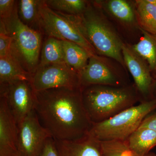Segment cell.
I'll return each mask as SVG.
<instances>
[{"label": "cell", "instance_id": "cb8c5ba5", "mask_svg": "<svg viewBox=\"0 0 156 156\" xmlns=\"http://www.w3.org/2000/svg\"><path fill=\"white\" fill-rule=\"evenodd\" d=\"M11 39L6 30L5 23L0 20V57L10 53Z\"/></svg>", "mask_w": 156, "mask_h": 156}, {"label": "cell", "instance_id": "9c48e42d", "mask_svg": "<svg viewBox=\"0 0 156 156\" xmlns=\"http://www.w3.org/2000/svg\"><path fill=\"white\" fill-rule=\"evenodd\" d=\"M17 127V156H38L51 136L40 123L35 109Z\"/></svg>", "mask_w": 156, "mask_h": 156}, {"label": "cell", "instance_id": "e0dca14e", "mask_svg": "<svg viewBox=\"0 0 156 156\" xmlns=\"http://www.w3.org/2000/svg\"><path fill=\"white\" fill-rule=\"evenodd\" d=\"M42 2V0L17 1V14L20 20L29 27L39 31H41L40 11Z\"/></svg>", "mask_w": 156, "mask_h": 156}, {"label": "cell", "instance_id": "277c9868", "mask_svg": "<svg viewBox=\"0 0 156 156\" xmlns=\"http://www.w3.org/2000/svg\"><path fill=\"white\" fill-rule=\"evenodd\" d=\"M11 39L9 54L24 70L32 75L36 71L42 46L41 31L29 27L21 22L17 14V3L11 17L2 20Z\"/></svg>", "mask_w": 156, "mask_h": 156}, {"label": "cell", "instance_id": "484cf974", "mask_svg": "<svg viewBox=\"0 0 156 156\" xmlns=\"http://www.w3.org/2000/svg\"><path fill=\"white\" fill-rule=\"evenodd\" d=\"M38 156H58L55 140L52 136L48 138L43 150Z\"/></svg>", "mask_w": 156, "mask_h": 156}, {"label": "cell", "instance_id": "d4e9b609", "mask_svg": "<svg viewBox=\"0 0 156 156\" xmlns=\"http://www.w3.org/2000/svg\"><path fill=\"white\" fill-rule=\"evenodd\" d=\"M17 1L14 0H0L1 19H7L11 17L15 10Z\"/></svg>", "mask_w": 156, "mask_h": 156}, {"label": "cell", "instance_id": "3957f363", "mask_svg": "<svg viewBox=\"0 0 156 156\" xmlns=\"http://www.w3.org/2000/svg\"><path fill=\"white\" fill-rule=\"evenodd\" d=\"M92 3L80 15L62 14L76 24L97 54L110 57L125 65L122 53L124 44L101 14L99 8Z\"/></svg>", "mask_w": 156, "mask_h": 156}, {"label": "cell", "instance_id": "4316f807", "mask_svg": "<svg viewBox=\"0 0 156 156\" xmlns=\"http://www.w3.org/2000/svg\"><path fill=\"white\" fill-rule=\"evenodd\" d=\"M154 111L153 112L146 117L143 121L139 128H149L156 132V111Z\"/></svg>", "mask_w": 156, "mask_h": 156}, {"label": "cell", "instance_id": "83f0119b", "mask_svg": "<svg viewBox=\"0 0 156 156\" xmlns=\"http://www.w3.org/2000/svg\"><path fill=\"white\" fill-rule=\"evenodd\" d=\"M148 2L156 6V0H148Z\"/></svg>", "mask_w": 156, "mask_h": 156}, {"label": "cell", "instance_id": "4fadbf2b", "mask_svg": "<svg viewBox=\"0 0 156 156\" xmlns=\"http://www.w3.org/2000/svg\"><path fill=\"white\" fill-rule=\"evenodd\" d=\"M58 156H103L100 142L87 136L75 140H56Z\"/></svg>", "mask_w": 156, "mask_h": 156}, {"label": "cell", "instance_id": "44dd1931", "mask_svg": "<svg viewBox=\"0 0 156 156\" xmlns=\"http://www.w3.org/2000/svg\"><path fill=\"white\" fill-rule=\"evenodd\" d=\"M135 3V13L140 28L156 35V6L148 0H138Z\"/></svg>", "mask_w": 156, "mask_h": 156}, {"label": "cell", "instance_id": "7402d4cb", "mask_svg": "<svg viewBox=\"0 0 156 156\" xmlns=\"http://www.w3.org/2000/svg\"><path fill=\"white\" fill-rule=\"evenodd\" d=\"M103 156H156L151 152L144 156L140 155L131 150L126 140H112L99 141Z\"/></svg>", "mask_w": 156, "mask_h": 156}, {"label": "cell", "instance_id": "8fae6325", "mask_svg": "<svg viewBox=\"0 0 156 156\" xmlns=\"http://www.w3.org/2000/svg\"><path fill=\"white\" fill-rule=\"evenodd\" d=\"M122 53L125 64L134 79L140 102L150 100L149 97L154 82L147 62L129 45L123 44Z\"/></svg>", "mask_w": 156, "mask_h": 156}, {"label": "cell", "instance_id": "6da1fadb", "mask_svg": "<svg viewBox=\"0 0 156 156\" xmlns=\"http://www.w3.org/2000/svg\"><path fill=\"white\" fill-rule=\"evenodd\" d=\"M35 95L39 121L55 140H75L88 135L93 123L84 107L82 88H55Z\"/></svg>", "mask_w": 156, "mask_h": 156}, {"label": "cell", "instance_id": "8992f818", "mask_svg": "<svg viewBox=\"0 0 156 156\" xmlns=\"http://www.w3.org/2000/svg\"><path fill=\"white\" fill-rule=\"evenodd\" d=\"M40 12V27L42 34L48 37L75 43L85 49L91 56L97 55L76 24L62 13L50 9L44 0H42Z\"/></svg>", "mask_w": 156, "mask_h": 156}, {"label": "cell", "instance_id": "7c38bea8", "mask_svg": "<svg viewBox=\"0 0 156 156\" xmlns=\"http://www.w3.org/2000/svg\"><path fill=\"white\" fill-rule=\"evenodd\" d=\"M18 127L7 99L0 96V156H17Z\"/></svg>", "mask_w": 156, "mask_h": 156}, {"label": "cell", "instance_id": "7a4b0ae2", "mask_svg": "<svg viewBox=\"0 0 156 156\" xmlns=\"http://www.w3.org/2000/svg\"><path fill=\"white\" fill-rule=\"evenodd\" d=\"M82 96L84 107L93 124L108 119L141 102L134 85H91L82 88Z\"/></svg>", "mask_w": 156, "mask_h": 156}, {"label": "cell", "instance_id": "5bb4252c", "mask_svg": "<svg viewBox=\"0 0 156 156\" xmlns=\"http://www.w3.org/2000/svg\"><path fill=\"white\" fill-rule=\"evenodd\" d=\"M32 76L10 54L0 57V84L15 81L31 82Z\"/></svg>", "mask_w": 156, "mask_h": 156}, {"label": "cell", "instance_id": "52a82bcc", "mask_svg": "<svg viewBox=\"0 0 156 156\" xmlns=\"http://www.w3.org/2000/svg\"><path fill=\"white\" fill-rule=\"evenodd\" d=\"M30 82L36 92L55 88H81L79 73L66 63L38 69Z\"/></svg>", "mask_w": 156, "mask_h": 156}, {"label": "cell", "instance_id": "f1b7e54d", "mask_svg": "<svg viewBox=\"0 0 156 156\" xmlns=\"http://www.w3.org/2000/svg\"><path fill=\"white\" fill-rule=\"evenodd\" d=\"M154 86L155 88L156 89V80L154 81Z\"/></svg>", "mask_w": 156, "mask_h": 156}, {"label": "cell", "instance_id": "5b68a950", "mask_svg": "<svg viewBox=\"0 0 156 156\" xmlns=\"http://www.w3.org/2000/svg\"><path fill=\"white\" fill-rule=\"evenodd\" d=\"M156 110V98L129 108L103 122L93 123L88 135L99 141L126 140Z\"/></svg>", "mask_w": 156, "mask_h": 156}, {"label": "cell", "instance_id": "ffe728a7", "mask_svg": "<svg viewBox=\"0 0 156 156\" xmlns=\"http://www.w3.org/2000/svg\"><path fill=\"white\" fill-rule=\"evenodd\" d=\"M95 5L107 10L121 22L131 24L136 20V13L130 3L125 0H110L105 2H93Z\"/></svg>", "mask_w": 156, "mask_h": 156}, {"label": "cell", "instance_id": "2e32d148", "mask_svg": "<svg viewBox=\"0 0 156 156\" xmlns=\"http://www.w3.org/2000/svg\"><path fill=\"white\" fill-rule=\"evenodd\" d=\"M62 63H66L62 41L48 37L42 44L40 61L37 69L49 65Z\"/></svg>", "mask_w": 156, "mask_h": 156}, {"label": "cell", "instance_id": "30bf717a", "mask_svg": "<svg viewBox=\"0 0 156 156\" xmlns=\"http://www.w3.org/2000/svg\"><path fill=\"white\" fill-rule=\"evenodd\" d=\"M80 77L81 88L91 85L115 87L129 85L122 76L109 68L97 55L90 57Z\"/></svg>", "mask_w": 156, "mask_h": 156}, {"label": "cell", "instance_id": "ba28073f", "mask_svg": "<svg viewBox=\"0 0 156 156\" xmlns=\"http://www.w3.org/2000/svg\"><path fill=\"white\" fill-rule=\"evenodd\" d=\"M1 96L6 97L17 126L34 110L35 91L28 81H15L1 84Z\"/></svg>", "mask_w": 156, "mask_h": 156}, {"label": "cell", "instance_id": "ac0fdd59", "mask_svg": "<svg viewBox=\"0 0 156 156\" xmlns=\"http://www.w3.org/2000/svg\"><path fill=\"white\" fill-rule=\"evenodd\" d=\"M143 37L138 43L131 46L133 50L147 62L151 73L156 78V35L140 28Z\"/></svg>", "mask_w": 156, "mask_h": 156}, {"label": "cell", "instance_id": "d6986e66", "mask_svg": "<svg viewBox=\"0 0 156 156\" xmlns=\"http://www.w3.org/2000/svg\"><path fill=\"white\" fill-rule=\"evenodd\" d=\"M66 64L80 73L87 66L91 56L79 45L69 41H62Z\"/></svg>", "mask_w": 156, "mask_h": 156}, {"label": "cell", "instance_id": "9a60e30c", "mask_svg": "<svg viewBox=\"0 0 156 156\" xmlns=\"http://www.w3.org/2000/svg\"><path fill=\"white\" fill-rule=\"evenodd\" d=\"M125 140L136 153L146 155L156 146V132L149 128H139Z\"/></svg>", "mask_w": 156, "mask_h": 156}, {"label": "cell", "instance_id": "603a6c76", "mask_svg": "<svg viewBox=\"0 0 156 156\" xmlns=\"http://www.w3.org/2000/svg\"><path fill=\"white\" fill-rule=\"evenodd\" d=\"M51 9L68 15H79L87 9L89 2L83 0H44Z\"/></svg>", "mask_w": 156, "mask_h": 156}]
</instances>
